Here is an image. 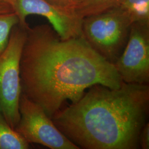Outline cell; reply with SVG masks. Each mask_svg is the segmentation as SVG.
<instances>
[{"instance_id":"cell-4","label":"cell","mask_w":149,"mask_h":149,"mask_svg":"<svg viewBox=\"0 0 149 149\" xmlns=\"http://www.w3.org/2000/svg\"><path fill=\"white\" fill-rule=\"evenodd\" d=\"M28 26L18 23L13 28L8 44L0 54V112L14 129L20 119V60Z\"/></svg>"},{"instance_id":"cell-15","label":"cell","mask_w":149,"mask_h":149,"mask_svg":"<svg viewBox=\"0 0 149 149\" xmlns=\"http://www.w3.org/2000/svg\"><path fill=\"white\" fill-rule=\"evenodd\" d=\"M5 1V0H0V2H1V1Z\"/></svg>"},{"instance_id":"cell-9","label":"cell","mask_w":149,"mask_h":149,"mask_svg":"<svg viewBox=\"0 0 149 149\" xmlns=\"http://www.w3.org/2000/svg\"><path fill=\"white\" fill-rule=\"evenodd\" d=\"M29 143L7 122L0 112V149H29Z\"/></svg>"},{"instance_id":"cell-5","label":"cell","mask_w":149,"mask_h":149,"mask_svg":"<svg viewBox=\"0 0 149 149\" xmlns=\"http://www.w3.org/2000/svg\"><path fill=\"white\" fill-rule=\"evenodd\" d=\"M20 119L15 128L28 143L51 149H80L54 124L43 108L21 93Z\"/></svg>"},{"instance_id":"cell-6","label":"cell","mask_w":149,"mask_h":149,"mask_svg":"<svg viewBox=\"0 0 149 149\" xmlns=\"http://www.w3.org/2000/svg\"><path fill=\"white\" fill-rule=\"evenodd\" d=\"M114 66L124 83L149 85V24H132L128 42Z\"/></svg>"},{"instance_id":"cell-10","label":"cell","mask_w":149,"mask_h":149,"mask_svg":"<svg viewBox=\"0 0 149 149\" xmlns=\"http://www.w3.org/2000/svg\"><path fill=\"white\" fill-rule=\"evenodd\" d=\"M118 7L132 24H149V0H122Z\"/></svg>"},{"instance_id":"cell-12","label":"cell","mask_w":149,"mask_h":149,"mask_svg":"<svg viewBox=\"0 0 149 149\" xmlns=\"http://www.w3.org/2000/svg\"><path fill=\"white\" fill-rule=\"evenodd\" d=\"M51 4L67 11H73L82 0H47Z\"/></svg>"},{"instance_id":"cell-13","label":"cell","mask_w":149,"mask_h":149,"mask_svg":"<svg viewBox=\"0 0 149 149\" xmlns=\"http://www.w3.org/2000/svg\"><path fill=\"white\" fill-rule=\"evenodd\" d=\"M140 149H149V123H147L143 128L139 136Z\"/></svg>"},{"instance_id":"cell-11","label":"cell","mask_w":149,"mask_h":149,"mask_svg":"<svg viewBox=\"0 0 149 149\" xmlns=\"http://www.w3.org/2000/svg\"><path fill=\"white\" fill-rule=\"evenodd\" d=\"M122 0H82L74 10L81 18L100 14L118 7Z\"/></svg>"},{"instance_id":"cell-1","label":"cell","mask_w":149,"mask_h":149,"mask_svg":"<svg viewBox=\"0 0 149 149\" xmlns=\"http://www.w3.org/2000/svg\"><path fill=\"white\" fill-rule=\"evenodd\" d=\"M20 79L22 94L50 118L67 100L78 101L92 86L117 89L124 83L115 66L91 48L82 36L61 39L48 24L27 27Z\"/></svg>"},{"instance_id":"cell-3","label":"cell","mask_w":149,"mask_h":149,"mask_svg":"<svg viewBox=\"0 0 149 149\" xmlns=\"http://www.w3.org/2000/svg\"><path fill=\"white\" fill-rule=\"evenodd\" d=\"M132 22L119 7L83 19L82 36L95 51L114 65L129 37Z\"/></svg>"},{"instance_id":"cell-7","label":"cell","mask_w":149,"mask_h":149,"mask_svg":"<svg viewBox=\"0 0 149 149\" xmlns=\"http://www.w3.org/2000/svg\"><path fill=\"white\" fill-rule=\"evenodd\" d=\"M12 5L22 26L28 24V16L38 15L48 20L61 39L82 36L83 18L75 12L61 9L47 0H13Z\"/></svg>"},{"instance_id":"cell-2","label":"cell","mask_w":149,"mask_h":149,"mask_svg":"<svg viewBox=\"0 0 149 149\" xmlns=\"http://www.w3.org/2000/svg\"><path fill=\"white\" fill-rule=\"evenodd\" d=\"M149 114V85L124 82L117 89L92 86L52 119L80 149H139Z\"/></svg>"},{"instance_id":"cell-8","label":"cell","mask_w":149,"mask_h":149,"mask_svg":"<svg viewBox=\"0 0 149 149\" xmlns=\"http://www.w3.org/2000/svg\"><path fill=\"white\" fill-rule=\"evenodd\" d=\"M19 23L12 5L9 2H0V54L6 48L13 28Z\"/></svg>"},{"instance_id":"cell-14","label":"cell","mask_w":149,"mask_h":149,"mask_svg":"<svg viewBox=\"0 0 149 149\" xmlns=\"http://www.w3.org/2000/svg\"><path fill=\"white\" fill-rule=\"evenodd\" d=\"M6 1H8V2H9L11 4H12V3H13V0H5Z\"/></svg>"}]
</instances>
